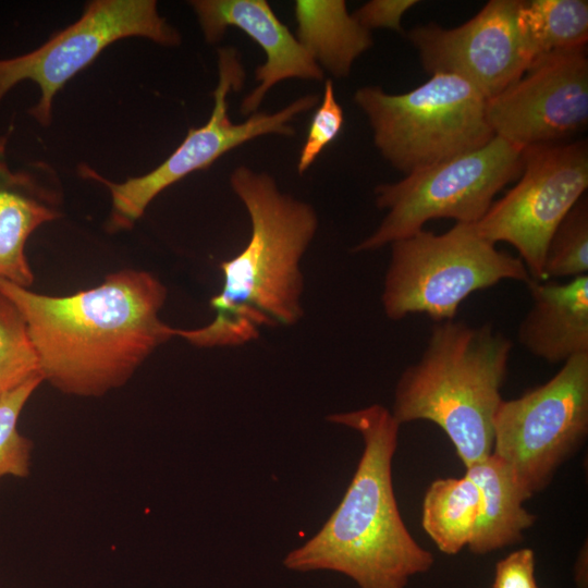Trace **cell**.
<instances>
[{
  "label": "cell",
  "instance_id": "obj_5",
  "mask_svg": "<svg viewBox=\"0 0 588 588\" xmlns=\"http://www.w3.org/2000/svg\"><path fill=\"white\" fill-rule=\"evenodd\" d=\"M390 245L381 295L390 320L413 314L436 322L454 320L470 294L504 280H532L519 257L499 250L475 223L456 222L441 234L422 229Z\"/></svg>",
  "mask_w": 588,
  "mask_h": 588
},
{
  "label": "cell",
  "instance_id": "obj_23",
  "mask_svg": "<svg viewBox=\"0 0 588 588\" xmlns=\"http://www.w3.org/2000/svg\"><path fill=\"white\" fill-rule=\"evenodd\" d=\"M44 381L36 376L0 399V479L5 476L25 478L30 471L33 442L17 430L19 417L37 387Z\"/></svg>",
  "mask_w": 588,
  "mask_h": 588
},
{
  "label": "cell",
  "instance_id": "obj_26",
  "mask_svg": "<svg viewBox=\"0 0 588 588\" xmlns=\"http://www.w3.org/2000/svg\"><path fill=\"white\" fill-rule=\"evenodd\" d=\"M417 3V0H372L352 14L368 30L384 27L402 33L403 15Z\"/></svg>",
  "mask_w": 588,
  "mask_h": 588
},
{
  "label": "cell",
  "instance_id": "obj_6",
  "mask_svg": "<svg viewBox=\"0 0 588 588\" xmlns=\"http://www.w3.org/2000/svg\"><path fill=\"white\" fill-rule=\"evenodd\" d=\"M354 102L366 114L381 156L405 175L478 149L494 133L487 99L465 79L436 73L399 95L365 86Z\"/></svg>",
  "mask_w": 588,
  "mask_h": 588
},
{
  "label": "cell",
  "instance_id": "obj_1",
  "mask_svg": "<svg viewBox=\"0 0 588 588\" xmlns=\"http://www.w3.org/2000/svg\"><path fill=\"white\" fill-rule=\"evenodd\" d=\"M0 293L24 319L44 381L69 395L98 397L122 387L174 338L159 317L167 289L148 271L122 269L65 296L0 279Z\"/></svg>",
  "mask_w": 588,
  "mask_h": 588
},
{
  "label": "cell",
  "instance_id": "obj_9",
  "mask_svg": "<svg viewBox=\"0 0 588 588\" xmlns=\"http://www.w3.org/2000/svg\"><path fill=\"white\" fill-rule=\"evenodd\" d=\"M493 450L525 500L549 485L588 432V353L571 357L546 383L502 400Z\"/></svg>",
  "mask_w": 588,
  "mask_h": 588
},
{
  "label": "cell",
  "instance_id": "obj_2",
  "mask_svg": "<svg viewBox=\"0 0 588 588\" xmlns=\"http://www.w3.org/2000/svg\"><path fill=\"white\" fill-rule=\"evenodd\" d=\"M230 184L252 232L242 252L220 264L222 287L210 299L215 318L196 329L174 328V336L197 347L241 346L258 339L261 328L293 326L304 314L301 260L318 229L314 207L245 166L231 172Z\"/></svg>",
  "mask_w": 588,
  "mask_h": 588
},
{
  "label": "cell",
  "instance_id": "obj_19",
  "mask_svg": "<svg viewBox=\"0 0 588 588\" xmlns=\"http://www.w3.org/2000/svg\"><path fill=\"white\" fill-rule=\"evenodd\" d=\"M480 507V491L466 475L437 479L424 498V530L441 552L456 554L470 542Z\"/></svg>",
  "mask_w": 588,
  "mask_h": 588
},
{
  "label": "cell",
  "instance_id": "obj_12",
  "mask_svg": "<svg viewBox=\"0 0 588 588\" xmlns=\"http://www.w3.org/2000/svg\"><path fill=\"white\" fill-rule=\"evenodd\" d=\"M486 114L495 136L523 148L562 143L588 124L587 47L537 59Z\"/></svg>",
  "mask_w": 588,
  "mask_h": 588
},
{
  "label": "cell",
  "instance_id": "obj_18",
  "mask_svg": "<svg viewBox=\"0 0 588 588\" xmlns=\"http://www.w3.org/2000/svg\"><path fill=\"white\" fill-rule=\"evenodd\" d=\"M294 16L296 38L334 77L348 76L354 61L373 44L344 0H297Z\"/></svg>",
  "mask_w": 588,
  "mask_h": 588
},
{
  "label": "cell",
  "instance_id": "obj_22",
  "mask_svg": "<svg viewBox=\"0 0 588 588\" xmlns=\"http://www.w3.org/2000/svg\"><path fill=\"white\" fill-rule=\"evenodd\" d=\"M588 271V203L581 197L559 224L548 244L543 281L576 278Z\"/></svg>",
  "mask_w": 588,
  "mask_h": 588
},
{
  "label": "cell",
  "instance_id": "obj_8",
  "mask_svg": "<svg viewBox=\"0 0 588 588\" xmlns=\"http://www.w3.org/2000/svg\"><path fill=\"white\" fill-rule=\"evenodd\" d=\"M218 76L208 122L199 127H189L184 140L157 168L123 183L110 182L86 166L81 168L82 175L103 183L111 193L108 231L132 229L162 191L195 171L206 170L221 156L246 142L268 134L295 136L291 122L314 109L320 100L316 94L304 95L277 112L257 111L245 121L235 123L229 117L228 96L231 91H238L246 77L235 48L218 49Z\"/></svg>",
  "mask_w": 588,
  "mask_h": 588
},
{
  "label": "cell",
  "instance_id": "obj_13",
  "mask_svg": "<svg viewBox=\"0 0 588 588\" xmlns=\"http://www.w3.org/2000/svg\"><path fill=\"white\" fill-rule=\"evenodd\" d=\"M520 0H490L470 20L454 28L436 23L407 32L430 75H456L487 100L517 81L532 58L517 26Z\"/></svg>",
  "mask_w": 588,
  "mask_h": 588
},
{
  "label": "cell",
  "instance_id": "obj_24",
  "mask_svg": "<svg viewBox=\"0 0 588 588\" xmlns=\"http://www.w3.org/2000/svg\"><path fill=\"white\" fill-rule=\"evenodd\" d=\"M343 124V109L336 100L332 81L327 79L321 102L313 114L306 139L299 152L297 162L299 174L307 171L322 150L338 137Z\"/></svg>",
  "mask_w": 588,
  "mask_h": 588
},
{
  "label": "cell",
  "instance_id": "obj_4",
  "mask_svg": "<svg viewBox=\"0 0 588 588\" xmlns=\"http://www.w3.org/2000/svg\"><path fill=\"white\" fill-rule=\"evenodd\" d=\"M512 347L490 323L436 322L420 358L396 383L393 417L400 425L439 426L466 468L485 460L493 450V419Z\"/></svg>",
  "mask_w": 588,
  "mask_h": 588
},
{
  "label": "cell",
  "instance_id": "obj_16",
  "mask_svg": "<svg viewBox=\"0 0 588 588\" xmlns=\"http://www.w3.org/2000/svg\"><path fill=\"white\" fill-rule=\"evenodd\" d=\"M526 285L532 303L518 328L522 346L551 364L588 353V274Z\"/></svg>",
  "mask_w": 588,
  "mask_h": 588
},
{
  "label": "cell",
  "instance_id": "obj_7",
  "mask_svg": "<svg viewBox=\"0 0 588 588\" xmlns=\"http://www.w3.org/2000/svg\"><path fill=\"white\" fill-rule=\"evenodd\" d=\"M523 154V147L494 135L478 149L378 185L375 201L387 215L353 250H377L415 234L432 219L478 222L495 195L520 176Z\"/></svg>",
  "mask_w": 588,
  "mask_h": 588
},
{
  "label": "cell",
  "instance_id": "obj_14",
  "mask_svg": "<svg viewBox=\"0 0 588 588\" xmlns=\"http://www.w3.org/2000/svg\"><path fill=\"white\" fill-rule=\"evenodd\" d=\"M189 4L206 41L218 42L229 27H235L266 54L265 63L255 70L257 86L242 100V114L257 112L268 91L284 79H323V70L266 0H194Z\"/></svg>",
  "mask_w": 588,
  "mask_h": 588
},
{
  "label": "cell",
  "instance_id": "obj_3",
  "mask_svg": "<svg viewBox=\"0 0 588 588\" xmlns=\"http://www.w3.org/2000/svg\"><path fill=\"white\" fill-rule=\"evenodd\" d=\"M327 419L358 431L364 451L340 504L283 564L297 572H338L359 588H405L412 576L428 572L434 560L412 537L397 507L392 458L401 425L379 404Z\"/></svg>",
  "mask_w": 588,
  "mask_h": 588
},
{
  "label": "cell",
  "instance_id": "obj_17",
  "mask_svg": "<svg viewBox=\"0 0 588 588\" xmlns=\"http://www.w3.org/2000/svg\"><path fill=\"white\" fill-rule=\"evenodd\" d=\"M478 487L481 507L469 550L486 554L519 542L536 516L524 509L525 498L509 467L493 453L466 468Z\"/></svg>",
  "mask_w": 588,
  "mask_h": 588
},
{
  "label": "cell",
  "instance_id": "obj_15",
  "mask_svg": "<svg viewBox=\"0 0 588 588\" xmlns=\"http://www.w3.org/2000/svg\"><path fill=\"white\" fill-rule=\"evenodd\" d=\"M10 131L0 136V279L29 289L35 275L25 244L38 226L59 217L58 194L40 179L48 166L16 171L9 167Z\"/></svg>",
  "mask_w": 588,
  "mask_h": 588
},
{
  "label": "cell",
  "instance_id": "obj_11",
  "mask_svg": "<svg viewBox=\"0 0 588 588\" xmlns=\"http://www.w3.org/2000/svg\"><path fill=\"white\" fill-rule=\"evenodd\" d=\"M135 36L166 47L181 42L180 33L159 14L154 0L90 1L76 22L39 48L0 59V101L21 81L35 82L41 95L29 113L42 126H48L53 97L63 85L109 45Z\"/></svg>",
  "mask_w": 588,
  "mask_h": 588
},
{
  "label": "cell",
  "instance_id": "obj_21",
  "mask_svg": "<svg viewBox=\"0 0 588 588\" xmlns=\"http://www.w3.org/2000/svg\"><path fill=\"white\" fill-rule=\"evenodd\" d=\"M36 376L41 375L24 319L0 293V399Z\"/></svg>",
  "mask_w": 588,
  "mask_h": 588
},
{
  "label": "cell",
  "instance_id": "obj_20",
  "mask_svg": "<svg viewBox=\"0 0 588 588\" xmlns=\"http://www.w3.org/2000/svg\"><path fill=\"white\" fill-rule=\"evenodd\" d=\"M517 26L534 62L554 51L587 47L588 2L520 0Z\"/></svg>",
  "mask_w": 588,
  "mask_h": 588
},
{
  "label": "cell",
  "instance_id": "obj_10",
  "mask_svg": "<svg viewBox=\"0 0 588 588\" xmlns=\"http://www.w3.org/2000/svg\"><path fill=\"white\" fill-rule=\"evenodd\" d=\"M518 179L475 226L489 242L515 247L531 279L543 281L550 238L588 187L587 140L524 148Z\"/></svg>",
  "mask_w": 588,
  "mask_h": 588
},
{
  "label": "cell",
  "instance_id": "obj_25",
  "mask_svg": "<svg viewBox=\"0 0 588 588\" xmlns=\"http://www.w3.org/2000/svg\"><path fill=\"white\" fill-rule=\"evenodd\" d=\"M492 588H539L535 578L534 551L520 549L499 561Z\"/></svg>",
  "mask_w": 588,
  "mask_h": 588
}]
</instances>
